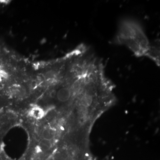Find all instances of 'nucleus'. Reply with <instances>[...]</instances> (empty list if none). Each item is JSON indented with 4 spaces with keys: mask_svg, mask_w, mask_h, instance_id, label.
<instances>
[{
    "mask_svg": "<svg viewBox=\"0 0 160 160\" xmlns=\"http://www.w3.org/2000/svg\"><path fill=\"white\" fill-rule=\"evenodd\" d=\"M114 41L126 46L137 57L148 58L154 45L149 42L141 24L129 18L120 22Z\"/></svg>",
    "mask_w": 160,
    "mask_h": 160,
    "instance_id": "obj_1",
    "label": "nucleus"
},
{
    "mask_svg": "<svg viewBox=\"0 0 160 160\" xmlns=\"http://www.w3.org/2000/svg\"><path fill=\"white\" fill-rule=\"evenodd\" d=\"M53 133L50 129H46L43 131L42 137L44 139L50 141L53 137Z\"/></svg>",
    "mask_w": 160,
    "mask_h": 160,
    "instance_id": "obj_4",
    "label": "nucleus"
},
{
    "mask_svg": "<svg viewBox=\"0 0 160 160\" xmlns=\"http://www.w3.org/2000/svg\"><path fill=\"white\" fill-rule=\"evenodd\" d=\"M29 115L35 119H42L45 115V112L42 108L38 106L32 107L29 111Z\"/></svg>",
    "mask_w": 160,
    "mask_h": 160,
    "instance_id": "obj_2",
    "label": "nucleus"
},
{
    "mask_svg": "<svg viewBox=\"0 0 160 160\" xmlns=\"http://www.w3.org/2000/svg\"><path fill=\"white\" fill-rule=\"evenodd\" d=\"M51 143L49 140L43 139L40 143V147L43 151H47L51 148Z\"/></svg>",
    "mask_w": 160,
    "mask_h": 160,
    "instance_id": "obj_3",
    "label": "nucleus"
}]
</instances>
